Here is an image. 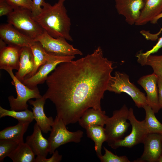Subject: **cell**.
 Returning <instances> with one entry per match:
<instances>
[{
	"label": "cell",
	"instance_id": "d6986e66",
	"mask_svg": "<svg viewBox=\"0 0 162 162\" xmlns=\"http://www.w3.org/2000/svg\"><path fill=\"white\" fill-rule=\"evenodd\" d=\"M33 53L30 47H23L21 49L19 68L15 73L16 77L21 82L32 72L34 68Z\"/></svg>",
	"mask_w": 162,
	"mask_h": 162
},
{
	"label": "cell",
	"instance_id": "44dd1931",
	"mask_svg": "<svg viewBox=\"0 0 162 162\" xmlns=\"http://www.w3.org/2000/svg\"><path fill=\"white\" fill-rule=\"evenodd\" d=\"M14 126L7 127L0 131V140H10L24 142L23 136L31 122L18 121Z\"/></svg>",
	"mask_w": 162,
	"mask_h": 162
},
{
	"label": "cell",
	"instance_id": "3957f363",
	"mask_svg": "<svg viewBox=\"0 0 162 162\" xmlns=\"http://www.w3.org/2000/svg\"><path fill=\"white\" fill-rule=\"evenodd\" d=\"M7 22L20 32L35 41L44 31L33 19L31 11L26 8L14 9L7 16Z\"/></svg>",
	"mask_w": 162,
	"mask_h": 162
},
{
	"label": "cell",
	"instance_id": "30bf717a",
	"mask_svg": "<svg viewBox=\"0 0 162 162\" xmlns=\"http://www.w3.org/2000/svg\"><path fill=\"white\" fill-rule=\"evenodd\" d=\"M75 56H60L52 54L50 58L41 66L34 75L26 78L22 82L28 87L34 88L45 82L50 72L60 63L73 60Z\"/></svg>",
	"mask_w": 162,
	"mask_h": 162
},
{
	"label": "cell",
	"instance_id": "836d02e7",
	"mask_svg": "<svg viewBox=\"0 0 162 162\" xmlns=\"http://www.w3.org/2000/svg\"><path fill=\"white\" fill-rule=\"evenodd\" d=\"M44 0H32L31 10L33 17L39 14L41 11L42 5Z\"/></svg>",
	"mask_w": 162,
	"mask_h": 162
},
{
	"label": "cell",
	"instance_id": "7c38bea8",
	"mask_svg": "<svg viewBox=\"0 0 162 162\" xmlns=\"http://www.w3.org/2000/svg\"><path fill=\"white\" fill-rule=\"evenodd\" d=\"M0 37L8 45L21 48L30 47L36 42L8 23L0 25Z\"/></svg>",
	"mask_w": 162,
	"mask_h": 162
},
{
	"label": "cell",
	"instance_id": "1f68e13d",
	"mask_svg": "<svg viewBox=\"0 0 162 162\" xmlns=\"http://www.w3.org/2000/svg\"><path fill=\"white\" fill-rule=\"evenodd\" d=\"M62 158V156L59 154L57 150H56L52 154L51 157L49 158H46L40 157L37 156L35 162H59Z\"/></svg>",
	"mask_w": 162,
	"mask_h": 162
},
{
	"label": "cell",
	"instance_id": "8d00e7d4",
	"mask_svg": "<svg viewBox=\"0 0 162 162\" xmlns=\"http://www.w3.org/2000/svg\"><path fill=\"white\" fill-rule=\"evenodd\" d=\"M158 162H162V155L160 158Z\"/></svg>",
	"mask_w": 162,
	"mask_h": 162
},
{
	"label": "cell",
	"instance_id": "7402d4cb",
	"mask_svg": "<svg viewBox=\"0 0 162 162\" xmlns=\"http://www.w3.org/2000/svg\"><path fill=\"white\" fill-rule=\"evenodd\" d=\"M85 129L88 137L94 142V149L98 157L102 155L101 149L104 142H106L107 137L104 126L99 125L90 126Z\"/></svg>",
	"mask_w": 162,
	"mask_h": 162
},
{
	"label": "cell",
	"instance_id": "52a82bcc",
	"mask_svg": "<svg viewBox=\"0 0 162 162\" xmlns=\"http://www.w3.org/2000/svg\"><path fill=\"white\" fill-rule=\"evenodd\" d=\"M6 71L12 79V84L14 85L17 94L16 98L12 95L8 97L10 109L15 111H22L28 109L27 102L32 98H38L42 97L37 87L31 88L26 86L15 76L13 70L7 69Z\"/></svg>",
	"mask_w": 162,
	"mask_h": 162
},
{
	"label": "cell",
	"instance_id": "9a60e30c",
	"mask_svg": "<svg viewBox=\"0 0 162 162\" xmlns=\"http://www.w3.org/2000/svg\"><path fill=\"white\" fill-rule=\"evenodd\" d=\"M42 132L37 124L35 123L33 132L32 135L27 137L26 143L35 155L38 157L46 158L49 152V143L48 140L43 136Z\"/></svg>",
	"mask_w": 162,
	"mask_h": 162
},
{
	"label": "cell",
	"instance_id": "d4e9b609",
	"mask_svg": "<svg viewBox=\"0 0 162 162\" xmlns=\"http://www.w3.org/2000/svg\"><path fill=\"white\" fill-rule=\"evenodd\" d=\"M143 108L145 111L144 120L148 133L162 134V124L157 119L151 107L146 105Z\"/></svg>",
	"mask_w": 162,
	"mask_h": 162
},
{
	"label": "cell",
	"instance_id": "4dcf8cb0",
	"mask_svg": "<svg viewBox=\"0 0 162 162\" xmlns=\"http://www.w3.org/2000/svg\"><path fill=\"white\" fill-rule=\"evenodd\" d=\"M11 5L14 9L18 8H24L31 11L32 0H4Z\"/></svg>",
	"mask_w": 162,
	"mask_h": 162
},
{
	"label": "cell",
	"instance_id": "83f0119b",
	"mask_svg": "<svg viewBox=\"0 0 162 162\" xmlns=\"http://www.w3.org/2000/svg\"><path fill=\"white\" fill-rule=\"evenodd\" d=\"M145 65L152 67L153 73L158 77H162V55H150L147 57Z\"/></svg>",
	"mask_w": 162,
	"mask_h": 162
},
{
	"label": "cell",
	"instance_id": "5b68a950",
	"mask_svg": "<svg viewBox=\"0 0 162 162\" xmlns=\"http://www.w3.org/2000/svg\"><path fill=\"white\" fill-rule=\"evenodd\" d=\"M129 109L124 105L119 110L113 111L112 116L108 117L105 124V131L109 146L122 139L130 124L127 122Z\"/></svg>",
	"mask_w": 162,
	"mask_h": 162
},
{
	"label": "cell",
	"instance_id": "f546056e",
	"mask_svg": "<svg viewBox=\"0 0 162 162\" xmlns=\"http://www.w3.org/2000/svg\"><path fill=\"white\" fill-rule=\"evenodd\" d=\"M162 47V36L160 38L158 42L152 49L145 52L140 51L136 55L137 61L142 66H144L146 60L148 56L157 52Z\"/></svg>",
	"mask_w": 162,
	"mask_h": 162
},
{
	"label": "cell",
	"instance_id": "d590c367",
	"mask_svg": "<svg viewBox=\"0 0 162 162\" xmlns=\"http://www.w3.org/2000/svg\"><path fill=\"white\" fill-rule=\"evenodd\" d=\"M161 18H162V12L154 18L150 22L152 24H155L157 23L158 20Z\"/></svg>",
	"mask_w": 162,
	"mask_h": 162
},
{
	"label": "cell",
	"instance_id": "d6a6232c",
	"mask_svg": "<svg viewBox=\"0 0 162 162\" xmlns=\"http://www.w3.org/2000/svg\"><path fill=\"white\" fill-rule=\"evenodd\" d=\"M14 10L13 7L6 1L0 0V16H8Z\"/></svg>",
	"mask_w": 162,
	"mask_h": 162
},
{
	"label": "cell",
	"instance_id": "9c48e42d",
	"mask_svg": "<svg viewBox=\"0 0 162 162\" xmlns=\"http://www.w3.org/2000/svg\"><path fill=\"white\" fill-rule=\"evenodd\" d=\"M63 38H55L44 30L43 33L35 40L40 42L48 53L60 56H75L82 55V52L69 44Z\"/></svg>",
	"mask_w": 162,
	"mask_h": 162
},
{
	"label": "cell",
	"instance_id": "e0dca14e",
	"mask_svg": "<svg viewBox=\"0 0 162 162\" xmlns=\"http://www.w3.org/2000/svg\"><path fill=\"white\" fill-rule=\"evenodd\" d=\"M21 47L6 45L0 46V68L18 70Z\"/></svg>",
	"mask_w": 162,
	"mask_h": 162
},
{
	"label": "cell",
	"instance_id": "ac0fdd59",
	"mask_svg": "<svg viewBox=\"0 0 162 162\" xmlns=\"http://www.w3.org/2000/svg\"><path fill=\"white\" fill-rule=\"evenodd\" d=\"M162 12V0H144V5L135 25L142 26L151 22Z\"/></svg>",
	"mask_w": 162,
	"mask_h": 162
},
{
	"label": "cell",
	"instance_id": "f1b7e54d",
	"mask_svg": "<svg viewBox=\"0 0 162 162\" xmlns=\"http://www.w3.org/2000/svg\"><path fill=\"white\" fill-rule=\"evenodd\" d=\"M105 153L98 158L101 162H130L126 156H118L115 154L104 147Z\"/></svg>",
	"mask_w": 162,
	"mask_h": 162
},
{
	"label": "cell",
	"instance_id": "6da1fadb",
	"mask_svg": "<svg viewBox=\"0 0 162 162\" xmlns=\"http://www.w3.org/2000/svg\"><path fill=\"white\" fill-rule=\"evenodd\" d=\"M113 64L99 47L83 57L60 63L48 75L43 96L54 104L56 116L66 125L77 122L89 108L102 110L101 101L112 76Z\"/></svg>",
	"mask_w": 162,
	"mask_h": 162
},
{
	"label": "cell",
	"instance_id": "ba28073f",
	"mask_svg": "<svg viewBox=\"0 0 162 162\" xmlns=\"http://www.w3.org/2000/svg\"><path fill=\"white\" fill-rule=\"evenodd\" d=\"M128 120L131 125L130 133L128 136L112 144L110 146L112 148L116 149L120 147L131 148L144 141L148 134L145 120L139 121L136 118L133 109H129Z\"/></svg>",
	"mask_w": 162,
	"mask_h": 162
},
{
	"label": "cell",
	"instance_id": "ffe728a7",
	"mask_svg": "<svg viewBox=\"0 0 162 162\" xmlns=\"http://www.w3.org/2000/svg\"><path fill=\"white\" fill-rule=\"evenodd\" d=\"M109 117L102 110L90 108L87 110L79 119L80 125L85 128L90 126H104Z\"/></svg>",
	"mask_w": 162,
	"mask_h": 162
},
{
	"label": "cell",
	"instance_id": "8fae6325",
	"mask_svg": "<svg viewBox=\"0 0 162 162\" xmlns=\"http://www.w3.org/2000/svg\"><path fill=\"white\" fill-rule=\"evenodd\" d=\"M144 149L136 162H157L162 155V134L148 133L143 143Z\"/></svg>",
	"mask_w": 162,
	"mask_h": 162
},
{
	"label": "cell",
	"instance_id": "277c9868",
	"mask_svg": "<svg viewBox=\"0 0 162 162\" xmlns=\"http://www.w3.org/2000/svg\"><path fill=\"white\" fill-rule=\"evenodd\" d=\"M107 90L116 94L124 92L130 97L135 105L138 108H143L148 105L146 96L129 80L127 74L119 71L115 72L108 83Z\"/></svg>",
	"mask_w": 162,
	"mask_h": 162
},
{
	"label": "cell",
	"instance_id": "484cf974",
	"mask_svg": "<svg viewBox=\"0 0 162 162\" xmlns=\"http://www.w3.org/2000/svg\"><path fill=\"white\" fill-rule=\"evenodd\" d=\"M6 116L12 117L18 121L31 122L34 119L33 112L27 109L22 111L9 110L0 106V118Z\"/></svg>",
	"mask_w": 162,
	"mask_h": 162
},
{
	"label": "cell",
	"instance_id": "4fadbf2b",
	"mask_svg": "<svg viewBox=\"0 0 162 162\" xmlns=\"http://www.w3.org/2000/svg\"><path fill=\"white\" fill-rule=\"evenodd\" d=\"M119 14L124 16L130 25L135 24L144 5V0H114Z\"/></svg>",
	"mask_w": 162,
	"mask_h": 162
},
{
	"label": "cell",
	"instance_id": "cb8c5ba5",
	"mask_svg": "<svg viewBox=\"0 0 162 162\" xmlns=\"http://www.w3.org/2000/svg\"><path fill=\"white\" fill-rule=\"evenodd\" d=\"M35 155L28 146L24 142L20 143L8 157L14 162H35Z\"/></svg>",
	"mask_w": 162,
	"mask_h": 162
},
{
	"label": "cell",
	"instance_id": "8992f818",
	"mask_svg": "<svg viewBox=\"0 0 162 162\" xmlns=\"http://www.w3.org/2000/svg\"><path fill=\"white\" fill-rule=\"evenodd\" d=\"M66 126L63 120L56 116L48 139L50 154H52L62 145L70 142L78 143L81 141L83 132L80 130L70 131L67 130Z\"/></svg>",
	"mask_w": 162,
	"mask_h": 162
},
{
	"label": "cell",
	"instance_id": "4316f807",
	"mask_svg": "<svg viewBox=\"0 0 162 162\" xmlns=\"http://www.w3.org/2000/svg\"><path fill=\"white\" fill-rule=\"evenodd\" d=\"M20 143L14 140H0V162H3L5 157H8Z\"/></svg>",
	"mask_w": 162,
	"mask_h": 162
},
{
	"label": "cell",
	"instance_id": "e575fe53",
	"mask_svg": "<svg viewBox=\"0 0 162 162\" xmlns=\"http://www.w3.org/2000/svg\"><path fill=\"white\" fill-rule=\"evenodd\" d=\"M157 86L159 101L162 109V77H158Z\"/></svg>",
	"mask_w": 162,
	"mask_h": 162
},
{
	"label": "cell",
	"instance_id": "7a4b0ae2",
	"mask_svg": "<svg viewBox=\"0 0 162 162\" xmlns=\"http://www.w3.org/2000/svg\"><path fill=\"white\" fill-rule=\"evenodd\" d=\"M65 1L58 0L52 5L44 0L41 12L33 18L51 36L71 41L73 40L70 34L71 23L64 5Z\"/></svg>",
	"mask_w": 162,
	"mask_h": 162
},
{
	"label": "cell",
	"instance_id": "603a6c76",
	"mask_svg": "<svg viewBox=\"0 0 162 162\" xmlns=\"http://www.w3.org/2000/svg\"><path fill=\"white\" fill-rule=\"evenodd\" d=\"M33 56L34 68L31 73L25 79L30 77L37 72L40 67L50 58L52 54L47 53L41 44L38 41L30 47Z\"/></svg>",
	"mask_w": 162,
	"mask_h": 162
},
{
	"label": "cell",
	"instance_id": "5bb4252c",
	"mask_svg": "<svg viewBox=\"0 0 162 162\" xmlns=\"http://www.w3.org/2000/svg\"><path fill=\"white\" fill-rule=\"evenodd\" d=\"M157 80V76L153 73L141 77L138 81V84L146 92L147 104L155 113H158L162 109L158 99Z\"/></svg>",
	"mask_w": 162,
	"mask_h": 162
},
{
	"label": "cell",
	"instance_id": "2e32d148",
	"mask_svg": "<svg viewBox=\"0 0 162 162\" xmlns=\"http://www.w3.org/2000/svg\"><path fill=\"white\" fill-rule=\"evenodd\" d=\"M46 99L43 97L36 99L35 100H30L28 102L32 105L34 119L42 132L47 133L50 131L54 120L52 117H47L44 111V106Z\"/></svg>",
	"mask_w": 162,
	"mask_h": 162
}]
</instances>
